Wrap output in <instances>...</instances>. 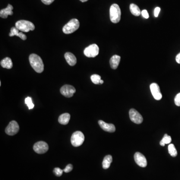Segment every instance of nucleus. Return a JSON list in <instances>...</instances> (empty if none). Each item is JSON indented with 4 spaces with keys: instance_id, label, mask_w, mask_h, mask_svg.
Segmentation results:
<instances>
[{
    "instance_id": "obj_1",
    "label": "nucleus",
    "mask_w": 180,
    "mask_h": 180,
    "mask_svg": "<svg viewBox=\"0 0 180 180\" xmlns=\"http://www.w3.org/2000/svg\"><path fill=\"white\" fill-rule=\"evenodd\" d=\"M29 62L33 69L38 73H41L44 71V65L42 59L40 56L32 54L29 56Z\"/></svg>"
},
{
    "instance_id": "obj_2",
    "label": "nucleus",
    "mask_w": 180,
    "mask_h": 180,
    "mask_svg": "<svg viewBox=\"0 0 180 180\" xmlns=\"http://www.w3.org/2000/svg\"><path fill=\"white\" fill-rule=\"evenodd\" d=\"M110 20L113 23H119L121 17V11L119 5L116 4L112 5L110 9Z\"/></svg>"
},
{
    "instance_id": "obj_3",
    "label": "nucleus",
    "mask_w": 180,
    "mask_h": 180,
    "mask_svg": "<svg viewBox=\"0 0 180 180\" xmlns=\"http://www.w3.org/2000/svg\"><path fill=\"white\" fill-rule=\"evenodd\" d=\"M15 27L19 31L24 32H29L30 31H34L35 27L32 22L29 21L20 20L16 22Z\"/></svg>"
},
{
    "instance_id": "obj_4",
    "label": "nucleus",
    "mask_w": 180,
    "mask_h": 180,
    "mask_svg": "<svg viewBox=\"0 0 180 180\" xmlns=\"http://www.w3.org/2000/svg\"><path fill=\"white\" fill-rule=\"evenodd\" d=\"M79 27L80 23L78 20L73 19L64 26L63 28V32L66 34H72L77 30Z\"/></svg>"
},
{
    "instance_id": "obj_5",
    "label": "nucleus",
    "mask_w": 180,
    "mask_h": 180,
    "mask_svg": "<svg viewBox=\"0 0 180 180\" xmlns=\"http://www.w3.org/2000/svg\"><path fill=\"white\" fill-rule=\"evenodd\" d=\"M85 140V136L81 131H76L72 134L71 142L72 145L75 147L80 146Z\"/></svg>"
},
{
    "instance_id": "obj_6",
    "label": "nucleus",
    "mask_w": 180,
    "mask_h": 180,
    "mask_svg": "<svg viewBox=\"0 0 180 180\" xmlns=\"http://www.w3.org/2000/svg\"><path fill=\"white\" fill-rule=\"evenodd\" d=\"M99 53V48L96 44L90 45L85 48L84 54L88 58H94L98 56Z\"/></svg>"
},
{
    "instance_id": "obj_7",
    "label": "nucleus",
    "mask_w": 180,
    "mask_h": 180,
    "mask_svg": "<svg viewBox=\"0 0 180 180\" xmlns=\"http://www.w3.org/2000/svg\"><path fill=\"white\" fill-rule=\"evenodd\" d=\"M19 131V126L15 121H12L9 123L5 129V132L7 135L14 136L18 133Z\"/></svg>"
},
{
    "instance_id": "obj_8",
    "label": "nucleus",
    "mask_w": 180,
    "mask_h": 180,
    "mask_svg": "<svg viewBox=\"0 0 180 180\" xmlns=\"http://www.w3.org/2000/svg\"><path fill=\"white\" fill-rule=\"evenodd\" d=\"M33 149L38 154H44L48 151V145L44 141H39L34 144Z\"/></svg>"
},
{
    "instance_id": "obj_9",
    "label": "nucleus",
    "mask_w": 180,
    "mask_h": 180,
    "mask_svg": "<svg viewBox=\"0 0 180 180\" xmlns=\"http://www.w3.org/2000/svg\"><path fill=\"white\" fill-rule=\"evenodd\" d=\"M60 92L65 97L71 98L76 93V89L71 85H65L61 88Z\"/></svg>"
},
{
    "instance_id": "obj_10",
    "label": "nucleus",
    "mask_w": 180,
    "mask_h": 180,
    "mask_svg": "<svg viewBox=\"0 0 180 180\" xmlns=\"http://www.w3.org/2000/svg\"><path fill=\"white\" fill-rule=\"evenodd\" d=\"M129 116L131 120L137 124H140L143 121L142 115L134 109H131L129 111Z\"/></svg>"
},
{
    "instance_id": "obj_11",
    "label": "nucleus",
    "mask_w": 180,
    "mask_h": 180,
    "mask_svg": "<svg viewBox=\"0 0 180 180\" xmlns=\"http://www.w3.org/2000/svg\"><path fill=\"white\" fill-rule=\"evenodd\" d=\"M150 90L153 96L156 100H160L162 98V95L160 91V87L157 83H152L150 85Z\"/></svg>"
},
{
    "instance_id": "obj_12",
    "label": "nucleus",
    "mask_w": 180,
    "mask_h": 180,
    "mask_svg": "<svg viewBox=\"0 0 180 180\" xmlns=\"http://www.w3.org/2000/svg\"><path fill=\"white\" fill-rule=\"evenodd\" d=\"M134 159L136 164L140 167L144 168L147 166V161L146 157L141 153L136 152L135 153Z\"/></svg>"
},
{
    "instance_id": "obj_13",
    "label": "nucleus",
    "mask_w": 180,
    "mask_h": 180,
    "mask_svg": "<svg viewBox=\"0 0 180 180\" xmlns=\"http://www.w3.org/2000/svg\"><path fill=\"white\" fill-rule=\"evenodd\" d=\"M98 123L101 128L105 131L109 132V133H113L115 132L116 131L115 126L112 124H108L105 123L102 120H99Z\"/></svg>"
},
{
    "instance_id": "obj_14",
    "label": "nucleus",
    "mask_w": 180,
    "mask_h": 180,
    "mask_svg": "<svg viewBox=\"0 0 180 180\" xmlns=\"http://www.w3.org/2000/svg\"><path fill=\"white\" fill-rule=\"evenodd\" d=\"M13 7L10 4L8 5L7 7L5 9H2L0 11V17L4 19H6L8 18V15H13Z\"/></svg>"
},
{
    "instance_id": "obj_15",
    "label": "nucleus",
    "mask_w": 180,
    "mask_h": 180,
    "mask_svg": "<svg viewBox=\"0 0 180 180\" xmlns=\"http://www.w3.org/2000/svg\"><path fill=\"white\" fill-rule=\"evenodd\" d=\"M65 58L68 64L71 66H75L76 64L77 59L74 55L70 52H67L65 54Z\"/></svg>"
},
{
    "instance_id": "obj_16",
    "label": "nucleus",
    "mask_w": 180,
    "mask_h": 180,
    "mask_svg": "<svg viewBox=\"0 0 180 180\" xmlns=\"http://www.w3.org/2000/svg\"><path fill=\"white\" fill-rule=\"evenodd\" d=\"M14 36H16L17 37L20 38L23 40H26L27 39V36L22 32H19V30L15 27H12L11 29V32L9 34L10 37H13Z\"/></svg>"
},
{
    "instance_id": "obj_17",
    "label": "nucleus",
    "mask_w": 180,
    "mask_h": 180,
    "mask_svg": "<svg viewBox=\"0 0 180 180\" xmlns=\"http://www.w3.org/2000/svg\"><path fill=\"white\" fill-rule=\"evenodd\" d=\"M121 60V57L118 55H114L112 57L110 60V64L111 67L113 69H117L119 65Z\"/></svg>"
},
{
    "instance_id": "obj_18",
    "label": "nucleus",
    "mask_w": 180,
    "mask_h": 180,
    "mask_svg": "<svg viewBox=\"0 0 180 180\" xmlns=\"http://www.w3.org/2000/svg\"><path fill=\"white\" fill-rule=\"evenodd\" d=\"M70 118V115L69 114V113H64L60 115L58 121L61 124L66 125L69 123Z\"/></svg>"
},
{
    "instance_id": "obj_19",
    "label": "nucleus",
    "mask_w": 180,
    "mask_h": 180,
    "mask_svg": "<svg viewBox=\"0 0 180 180\" xmlns=\"http://www.w3.org/2000/svg\"><path fill=\"white\" fill-rule=\"evenodd\" d=\"M1 66L4 68L10 69L13 67L12 60L9 57H6L1 61Z\"/></svg>"
},
{
    "instance_id": "obj_20",
    "label": "nucleus",
    "mask_w": 180,
    "mask_h": 180,
    "mask_svg": "<svg viewBox=\"0 0 180 180\" xmlns=\"http://www.w3.org/2000/svg\"><path fill=\"white\" fill-rule=\"evenodd\" d=\"M112 161H113V158L111 155H107L105 156L103 161V168L104 169H108L110 167Z\"/></svg>"
},
{
    "instance_id": "obj_21",
    "label": "nucleus",
    "mask_w": 180,
    "mask_h": 180,
    "mask_svg": "<svg viewBox=\"0 0 180 180\" xmlns=\"http://www.w3.org/2000/svg\"><path fill=\"white\" fill-rule=\"evenodd\" d=\"M130 10L131 13L135 16H139L141 14V11L139 8L136 5L131 4L130 6Z\"/></svg>"
},
{
    "instance_id": "obj_22",
    "label": "nucleus",
    "mask_w": 180,
    "mask_h": 180,
    "mask_svg": "<svg viewBox=\"0 0 180 180\" xmlns=\"http://www.w3.org/2000/svg\"><path fill=\"white\" fill-rule=\"evenodd\" d=\"M169 153L173 157H175L177 156L178 153L175 147L173 144H171L168 146Z\"/></svg>"
},
{
    "instance_id": "obj_23",
    "label": "nucleus",
    "mask_w": 180,
    "mask_h": 180,
    "mask_svg": "<svg viewBox=\"0 0 180 180\" xmlns=\"http://www.w3.org/2000/svg\"><path fill=\"white\" fill-rule=\"evenodd\" d=\"M172 141V138L171 136H168L167 134H166L164 136L162 140L161 141L160 144L162 146H165V144H170Z\"/></svg>"
},
{
    "instance_id": "obj_24",
    "label": "nucleus",
    "mask_w": 180,
    "mask_h": 180,
    "mask_svg": "<svg viewBox=\"0 0 180 180\" xmlns=\"http://www.w3.org/2000/svg\"><path fill=\"white\" fill-rule=\"evenodd\" d=\"M91 79L93 83L97 85L100 84V81L101 80V76L100 75L94 74L91 76Z\"/></svg>"
},
{
    "instance_id": "obj_25",
    "label": "nucleus",
    "mask_w": 180,
    "mask_h": 180,
    "mask_svg": "<svg viewBox=\"0 0 180 180\" xmlns=\"http://www.w3.org/2000/svg\"><path fill=\"white\" fill-rule=\"evenodd\" d=\"M25 103L28 106L29 110L32 109L34 107V104L33 103L32 99L31 97H28L25 99Z\"/></svg>"
},
{
    "instance_id": "obj_26",
    "label": "nucleus",
    "mask_w": 180,
    "mask_h": 180,
    "mask_svg": "<svg viewBox=\"0 0 180 180\" xmlns=\"http://www.w3.org/2000/svg\"><path fill=\"white\" fill-rule=\"evenodd\" d=\"M64 171L63 170H62L61 169L59 168H55L54 170V173L56 176H58V177H60L63 174V172Z\"/></svg>"
},
{
    "instance_id": "obj_27",
    "label": "nucleus",
    "mask_w": 180,
    "mask_h": 180,
    "mask_svg": "<svg viewBox=\"0 0 180 180\" xmlns=\"http://www.w3.org/2000/svg\"><path fill=\"white\" fill-rule=\"evenodd\" d=\"M73 167L72 165H71V164H68L66 166V168L63 170V171L65 173H69V172H70L73 170Z\"/></svg>"
},
{
    "instance_id": "obj_28",
    "label": "nucleus",
    "mask_w": 180,
    "mask_h": 180,
    "mask_svg": "<svg viewBox=\"0 0 180 180\" xmlns=\"http://www.w3.org/2000/svg\"><path fill=\"white\" fill-rule=\"evenodd\" d=\"M175 103L176 106H180V93L178 94L175 98Z\"/></svg>"
},
{
    "instance_id": "obj_29",
    "label": "nucleus",
    "mask_w": 180,
    "mask_h": 180,
    "mask_svg": "<svg viewBox=\"0 0 180 180\" xmlns=\"http://www.w3.org/2000/svg\"><path fill=\"white\" fill-rule=\"evenodd\" d=\"M141 14H142V16L145 19H148L149 18V15L148 14V11L146 10H144L141 12Z\"/></svg>"
},
{
    "instance_id": "obj_30",
    "label": "nucleus",
    "mask_w": 180,
    "mask_h": 180,
    "mask_svg": "<svg viewBox=\"0 0 180 180\" xmlns=\"http://www.w3.org/2000/svg\"><path fill=\"white\" fill-rule=\"evenodd\" d=\"M161 9L159 7H156L154 10V16L155 17H158L159 16V14L160 13Z\"/></svg>"
},
{
    "instance_id": "obj_31",
    "label": "nucleus",
    "mask_w": 180,
    "mask_h": 180,
    "mask_svg": "<svg viewBox=\"0 0 180 180\" xmlns=\"http://www.w3.org/2000/svg\"><path fill=\"white\" fill-rule=\"evenodd\" d=\"M55 0H41V1L44 4L47 5L51 4Z\"/></svg>"
},
{
    "instance_id": "obj_32",
    "label": "nucleus",
    "mask_w": 180,
    "mask_h": 180,
    "mask_svg": "<svg viewBox=\"0 0 180 180\" xmlns=\"http://www.w3.org/2000/svg\"><path fill=\"white\" fill-rule=\"evenodd\" d=\"M176 62H177L178 64H180V53L177 55L176 57Z\"/></svg>"
},
{
    "instance_id": "obj_33",
    "label": "nucleus",
    "mask_w": 180,
    "mask_h": 180,
    "mask_svg": "<svg viewBox=\"0 0 180 180\" xmlns=\"http://www.w3.org/2000/svg\"><path fill=\"white\" fill-rule=\"evenodd\" d=\"M80 1L82 2H86L88 1V0H80Z\"/></svg>"
},
{
    "instance_id": "obj_34",
    "label": "nucleus",
    "mask_w": 180,
    "mask_h": 180,
    "mask_svg": "<svg viewBox=\"0 0 180 180\" xmlns=\"http://www.w3.org/2000/svg\"><path fill=\"white\" fill-rule=\"evenodd\" d=\"M104 83V81L102 80H101L100 81V84H102Z\"/></svg>"
}]
</instances>
